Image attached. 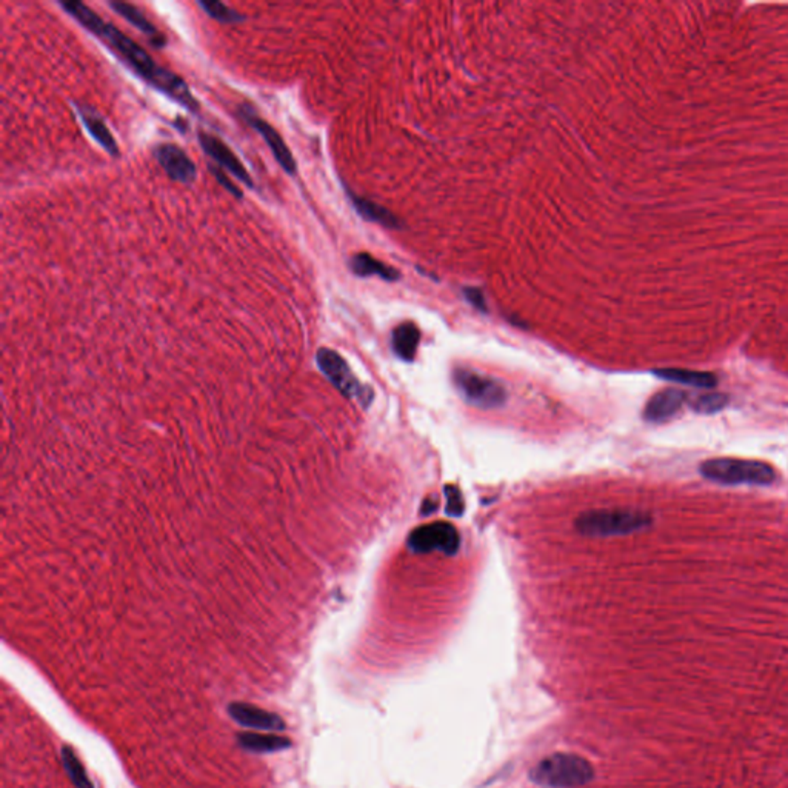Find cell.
<instances>
[{
    "mask_svg": "<svg viewBox=\"0 0 788 788\" xmlns=\"http://www.w3.org/2000/svg\"><path fill=\"white\" fill-rule=\"evenodd\" d=\"M59 6L68 16L73 17L76 22H79L86 31L94 34L97 39L113 51L114 54L122 62L135 71L144 82L152 85L154 90L160 91L162 94L169 97L171 101L186 108L190 113H199V102L193 96L185 80L177 74L171 73L167 68L160 67L156 63L147 51L144 50L135 40L125 36L120 29H116L113 23L107 22L103 17L99 16L91 10L90 6L82 2H59Z\"/></svg>",
    "mask_w": 788,
    "mask_h": 788,
    "instance_id": "6da1fadb",
    "label": "cell"
},
{
    "mask_svg": "<svg viewBox=\"0 0 788 788\" xmlns=\"http://www.w3.org/2000/svg\"><path fill=\"white\" fill-rule=\"evenodd\" d=\"M593 777L595 770L590 762L571 753L546 756L529 770L533 783L550 788L584 787Z\"/></svg>",
    "mask_w": 788,
    "mask_h": 788,
    "instance_id": "7a4b0ae2",
    "label": "cell"
},
{
    "mask_svg": "<svg viewBox=\"0 0 788 788\" xmlns=\"http://www.w3.org/2000/svg\"><path fill=\"white\" fill-rule=\"evenodd\" d=\"M699 472L711 482L724 485H770L776 479V472L766 462L718 457L705 461Z\"/></svg>",
    "mask_w": 788,
    "mask_h": 788,
    "instance_id": "3957f363",
    "label": "cell"
},
{
    "mask_svg": "<svg viewBox=\"0 0 788 788\" xmlns=\"http://www.w3.org/2000/svg\"><path fill=\"white\" fill-rule=\"evenodd\" d=\"M652 518L641 512L631 510H593L580 514L576 521L579 533L593 538L605 536L630 535L639 529H647Z\"/></svg>",
    "mask_w": 788,
    "mask_h": 788,
    "instance_id": "277c9868",
    "label": "cell"
},
{
    "mask_svg": "<svg viewBox=\"0 0 788 788\" xmlns=\"http://www.w3.org/2000/svg\"><path fill=\"white\" fill-rule=\"evenodd\" d=\"M453 381L462 398L479 408H497L507 400V391L501 383L484 374L459 368L453 373Z\"/></svg>",
    "mask_w": 788,
    "mask_h": 788,
    "instance_id": "5b68a950",
    "label": "cell"
},
{
    "mask_svg": "<svg viewBox=\"0 0 788 788\" xmlns=\"http://www.w3.org/2000/svg\"><path fill=\"white\" fill-rule=\"evenodd\" d=\"M408 546L415 553L439 550L447 556H455L461 546V536L456 527L440 521L413 529L408 538Z\"/></svg>",
    "mask_w": 788,
    "mask_h": 788,
    "instance_id": "8992f818",
    "label": "cell"
},
{
    "mask_svg": "<svg viewBox=\"0 0 788 788\" xmlns=\"http://www.w3.org/2000/svg\"><path fill=\"white\" fill-rule=\"evenodd\" d=\"M317 362L322 372L332 379V382L338 387L347 398H359L362 404H370L373 399V391L366 387H362L359 381L349 372L347 362L332 349H322L317 353Z\"/></svg>",
    "mask_w": 788,
    "mask_h": 788,
    "instance_id": "52a82bcc",
    "label": "cell"
},
{
    "mask_svg": "<svg viewBox=\"0 0 788 788\" xmlns=\"http://www.w3.org/2000/svg\"><path fill=\"white\" fill-rule=\"evenodd\" d=\"M239 114L242 116L243 120H245L254 131H258V133L262 135V139H264L265 144L270 148V152H273V156L276 159L277 164L281 165V168L283 169L287 175H296V173H298L296 159H294L293 152H290V148H288L285 141L282 139V135L277 133L276 128H275L273 125L268 124L267 120L260 118L259 114L256 113V110H254L251 105H248V103H242V105L239 107Z\"/></svg>",
    "mask_w": 788,
    "mask_h": 788,
    "instance_id": "ba28073f",
    "label": "cell"
},
{
    "mask_svg": "<svg viewBox=\"0 0 788 788\" xmlns=\"http://www.w3.org/2000/svg\"><path fill=\"white\" fill-rule=\"evenodd\" d=\"M152 154L171 181L182 185H193L196 182V164L181 147L175 144H160L154 147Z\"/></svg>",
    "mask_w": 788,
    "mask_h": 788,
    "instance_id": "9c48e42d",
    "label": "cell"
},
{
    "mask_svg": "<svg viewBox=\"0 0 788 788\" xmlns=\"http://www.w3.org/2000/svg\"><path fill=\"white\" fill-rule=\"evenodd\" d=\"M197 141L201 144L203 152L214 159L222 167V169H226L230 175L236 177L237 181L242 182L243 185L253 188L254 182L251 176L236 154L231 152V148L226 145V142L220 141L216 135H209L205 131H199Z\"/></svg>",
    "mask_w": 788,
    "mask_h": 788,
    "instance_id": "30bf717a",
    "label": "cell"
},
{
    "mask_svg": "<svg viewBox=\"0 0 788 788\" xmlns=\"http://www.w3.org/2000/svg\"><path fill=\"white\" fill-rule=\"evenodd\" d=\"M228 715L239 726L253 728V730H262V732H283L285 730V721L282 719L281 716L268 711V710L256 707V705L233 702L228 705Z\"/></svg>",
    "mask_w": 788,
    "mask_h": 788,
    "instance_id": "8fae6325",
    "label": "cell"
},
{
    "mask_svg": "<svg viewBox=\"0 0 788 788\" xmlns=\"http://www.w3.org/2000/svg\"><path fill=\"white\" fill-rule=\"evenodd\" d=\"M73 105L78 114H79L80 120H82L85 128L90 133L91 137L110 156L119 158L120 156V150H119L118 142L114 139V135H111V131L108 130L107 124H105V120H103L101 114L97 113L94 108L86 105V103H82V102H73Z\"/></svg>",
    "mask_w": 788,
    "mask_h": 788,
    "instance_id": "7c38bea8",
    "label": "cell"
},
{
    "mask_svg": "<svg viewBox=\"0 0 788 788\" xmlns=\"http://www.w3.org/2000/svg\"><path fill=\"white\" fill-rule=\"evenodd\" d=\"M685 400H687V394L682 390L669 389L659 391L654 394L652 399L648 400L645 410H644V419L652 423H665L681 411Z\"/></svg>",
    "mask_w": 788,
    "mask_h": 788,
    "instance_id": "4fadbf2b",
    "label": "cell"
},
{
    "mask_svg": "<svg viewBox=\"0 0 788 788\" xmlns=\"http://www.w3.org/2000/svg\"><path fill=\"white\" fill-rule=\"evenodd\" d=\"M108 6H110L116 14L124 17L125 21L130 22L135 29H137L141 33L145 34L148 39L152 40V45L156 46V48H164V46L167 45V39H165L164 34L160 33V31H159L150 21H148L145 14H144L137 6L131 5V4H125V2H108Z\"/></svg>",
    "mask_w": 788,
    "mask_h": 788,
    "instance_id": "5bb4252c",
    "label": "cell"
},
{
    "mask_svg": "<svg viewBox=\"0 0 788 788\" xmlns=\"http://www.w3.org/2000/svg\"><path fill=\"white\" fill-rule=\"evenodd\" d=\"M349 270L353 275L359 277L379 276L383 281L396 282L399 281V271L383 264L382 260L374 259L372 254L359 253L355 254L349 259Z\"/></svg>",
    "mask_w": 788,
    "mask_h": 788,
    "instance_id": "9a60e30c",
    "label": "cell"
},
{
    "mask_svg": "<svg viewBox=\"0 0 788 788\" xmlns=\"http://www.w3.org/2000/svg\"><path fill=\"white\" fill-rule=\"evenodd\" d=\"M237 743L243 750L251 751V753H276V751L291 747L290 739L275 736V735H264V733H239Z\"/></svg>",
    "mask_w": 788,
    "mask_h": 788,
    "instance_id": "2e32d148",
    "label": "cell"
},
{
    "mask_svg": "<svg viewBox=\"0 0 788 788\" xmlns=\"http://www.w3.org/2000/svg\"><path fill=\"white\" fill-rule=\"evenodd\" d=\"M421 342V332L413 322H404L394 328L391 334V347L402 361L411 362L416 356Z\"/></svg>",
    "mask_w": 788,
    "mask_h": 788,
    "instance_id": "e0dca14e",
    "label": "cell"
},
{
    "mask_svg": "<svg viewBox=\"0 0 788 788\" xmlns=\"http://www.w3.org/2000/svg\"><path fill=\"white\" fill-rule=\"evenodd\" d=\"M658 378L670 381V382L690 385L696 389H715L718 385V378L713 373L694 372V370H684V368H661L654 370Z\"/></svg>",
    "mask_w": 788,
    "mask_h": 788,
    "instance_id": "ac0fdd59",
    "label": "cell"
},
{
    "mask_svg": "<svg viewBox=\"0 0 788 788\" xmlns=\"http://www.w3.org/2000/svg\"><path fill=\"white\" fill-rule=\"evenodd\" d=\"M349 196L356 211L361 214L364 219L387 226V228H400V220L391 211L381 207L379 203L368 201L365 197L356 196L353 193H349Z\"/></svg>",
    "mask_w": 788,
    "mask_h": 788,
    "instance_id": "d6986e66",
    "label": "cell"
},
{
    "mask_svg": "<svg viewBox=\"0 0 788 788\" xmlns=\"http://www.w3.org/2000/svg\"><path fill=\"white\" fill-rule=\"evenodd\" d=\"M62 762L65 767V772L71 779V783L78 788H94L90 777L86 775L84 764L80 762L78 755L74 753V750L70 745H63Z\"/></svg>",
    "mask_w": 788,
    "mask_h": 788,
    "instance_id": "ffe728a7",
    "label": "cell"
},
{
    "mask_svg": "<svg viewBox=\"0 0 788 788\" xmlns=\"http://www.w3.org/2000/svg\"><path fill=\"white\" fill-rule=\"evenodd\" d=\"M199 6H201L203 12H207L211 19H214V21H218V22L220 23H230V25H234V23L245 22V21H247V17L241 14V12H237L236 10H233V8L226 5V4H222V2L201 0V2H199Z\"/></svg>",
    "mask_w": 788,
    "mask_h": 788,
    "instance_id": "44dd1931",
    "label": "cell"
},
{
    "mask_svg": "<svg viewBox=\"0 0 788 788\" xmlns=\"http://www.w3.org/2000/svg\"><path fill=\"white\" fill-rule=\"evenodd\" d=\"M728 404V396L724 393H705L699 394L692 400L693 410L699 415H713L726 408Z\"/></svg>",
    "mask_w": 788,
    "mask_h": 788,
    "instance_id": "7402d4cb",
    "label": "cell"
},
{
    "mask_svg": "<svg viewBox=\"0 0 788 788\" xmlns=\"http://www.w3.org/2000/svg\"><path fill=\"white\" fill-rule=\"evenodd\" d=\"M445 496H447V513L453 518H459L464 513V497L456 485H447L445 487Z\"/></svg>",
    "mask_w": 788,
    "mask_h": 788,
    "instance_id": "603a6c76",
    "label": "cell"
},
{
    "mask_svg": "<svg viewBox=\"0 0 788 788\" xmlns=\"http://www.w3.org/2000/svg\"><path fill=\"white\" fill-rule=\"evenodd\" d=\"M209 169H211V173H213L214 177H216V179L219 181L220 185L226 188V192H230L231 194H233V196H236L237 199H242V190H239V188H237V186L234 185V184H233V182H231L228 177H226V173H224L222 169L216 168V167H213V165L209 167Z\"/></svg>",
    "mask_w": 788,
    "mask_h": 788,
    "instance_id": "cb8c5ba5",
    "label": "cell"
},
{
    "mask_svg": "<svg viewBox=\"0 0 788 788\" xmlns=\"http://www.w3.org/2000/svg\"><path fill=\"white\" fill-rule=\"evenodd\" d=\"M464 294L470 304L479 311H487V304H485V296L479 288H464Z\"/></svg>",
    "mask_w": 788,
    "mask_h": 788,
    "instance_id": "d4e9b609",
    "label": "cell"
},
{
    "mask_svg": "<svg viewBox=\"0 0 788 788\" xmlns=\"http://www.w3.org/2000/svg\"><path fill=\"white\" fill-rule=\"evenodd\" d=\"M439 507V501L436 499V497H427L425 501H423V507H421V514L423 516H430V514H433L436 510Z\"/></svg>",
    "mask_w": 788,
    "mask_h": 788,
    "instance_id": "484cf974",
    "label": "cell"
}]
</instances>
